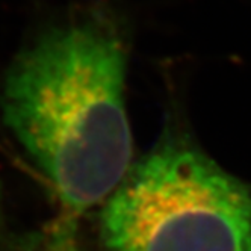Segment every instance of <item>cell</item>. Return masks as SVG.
I'll return each instance as SVG.
<instances>
[{
	"instance_id": "cell-2",
	"label": "cell",
	"mask_w": 251,
	"mask_h": 251,
	"mask_svg": "<svg viewBox=\"0 0 251 251\" xmlns=\"http://www.w3.org/2000/svg\"><path fill=\"white\" fill-rule=\"evenodd\" d=\"M103 251H251V188L180 136H165L106 200Z\"/></svg>"
},
{
	"instance_id": "cell-1",
	"label": "cell",
	"mask_w": 251,
	"mask_h": 251,
	"mask_svg": "<svg viewBox=\"0 0 251 251\" xmlns=\"http://www.w3.org/2000/svg\"><path fill=\"white\" fill-rule=\"evenodd\" d=\"M124 83L121 38L96 19L47 30L3 77L2 120L49 178L67 226L109 199L132 167Z\"/></svg>"
}]
</instances>
